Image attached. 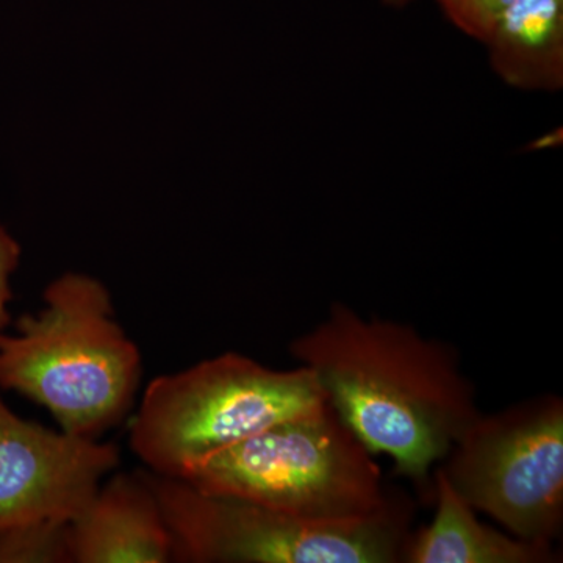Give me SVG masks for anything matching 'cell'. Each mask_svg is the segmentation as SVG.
<instances>
[{
  "mask_svg": "<svg viewBox=\"0 0 563 563\" xmlns=\"http://www.w3.org/2000/svg\"><path fill=\"white\" fill-rule=\"evenodd\" d=\"M20 257V244L14 242L13 236L0 225V332L9 328L11 322L9 306L13 299V292H11L10 279L11 274L18 268Z\"/></svg>",
  "mask_w": 563,
  "mask_h": 563,
  "instance_id": "13",
  "label": "cell"
},
{
  "mask_svg": "<svg viewBox=\"0 0 563 563\" xmlns=\"http://www.w3.org/2000/svg\"><path fill=\"white\" fill-rule=\"evenodd\" d=\"M493 70L510 87H563V0H515L484 41Z\"/></svg>",
  "mask_w": 563,
  "mask_h": 563,
  "instance_id": "10",
  "label": "cell"
},
{
  "mask_svg": "<svg viewBox=\"0 0 563 563\" xmlns=\"http://www.w3.org/2000/svg\"><path fill=\"white\" fill-rule=\"evenodd\" d=\"M515 0H437L459 31L484 43L493 24Z\"/></svg>",
  "mask_w": 563,
  "mask_h": 563,
  "instance_id": "12",
  "label": "cell"
},
{
  "mask_svg": "<svg viewBox=\"0 0 563 563\" xmlns=\"http://www.w3.org/2000/svg\"><path fill=\"white\" fill-rule=\"evenodd\" d=\"M435 515L410 533L402 563H555L553 544L528 542L477 520L476 510L433 470Z\"/></svg>",
  "mask_w": 563,
  "mask_h": 563,
  "instance_id": "9",
  "label": "cell"
},
{
  "mask_svg": "<svg viewBox=\"0 0 563 563\" xmlns=\"http://www.w3.org/2000/svg\"><path fill=\"white\" fill-rule=\"evenodd\" d=\"M143 473L172 536L173 561L399 563L412 533L413 503L401 493L379 512L320 521L207 495L179 477Z\"/></svg>",
  "mask_w": 563,
  "mask_h": 563,
  "instance_id": "4",
  "label": "cell"
},
{
  "mask_svg": "<svg viewBox=\"0 0 563 563\" xmlns=\"http://www.w3.org/2000/svg\"><path fill=\"white\" fill-rule=\"evenodd\" d=\"M383 2L384 5L391 7V9H404V7L409 5L415 0H383Z\"/></svg>",
  "mask_w": 563,
  "mask_h": 563,
  "instance_id": "15",
  "label": "cell"
},
{
  "mask_svg": "<svg viewBox=\"0 0 563 563\" xmlns=\"http://www.w3.org/2000/svg\"><path fill=\"white\" fill-rule=\"evenodd\" d=\"M179 479L207 495L320 521L379 512L395 495L329 402L207 455Z\"/></svg>",
  "mask_w": 563,
  "mask_h": 563,
  "instance_id": "3",
  "label": "cell"
},
{
  "mask_svg": "<svg viewBox=\"0 0 563 563\" xmlns=\"http://www.w3.org/2000/svg\"><path fill=\"white\" fill-rule=\"evenodd\" d=\"M563 141L562 128L553 129V131L543 133L542 136L532 141L526 150L528 151H543L551 150V147L561 146Z\"/></svg>",
  "mask_w": 563,
  "mask_h": 563,
  "instance_id": "14",
  "label": "cell"
},
{
  "mask_svg": "<svg viewBox=\"0 0 563 563\" xmlns=\"http://www.w3.org/2000/svg\"><path fill=\"white\" fill-rule=\"evenodd\" d=\"M69 559L77 563L173 561V540L143 472L118 474L69 521Z\"/></svg>",
  "mask_w": 563,
  "mask_h": 563,
  "instance_id": "8",
  "label": "cell"
},
{
  "mask_svg": "<svg viewBox=\"0 0 563 563\" xmlns=\"http://www.w3.org/2000/svg\"><path fill=\"white\" fill-rule=\"evenodd\" d=\"M46 307L0 333V388L49 410L63 432L91 437L125 417L141 376V355L114 321L109 292L66 274L44 292Z\"/></svg>",
  "mask_w": 563,
  "mask_h": 563,
  "instance_id": "2",
  "label": "cell"
},
{
  "mask_svg": "<svg viewBox=\"0 0 563 563\" xmlns=\"http://www.w3.org/2000/svg\"><path fill=\"white\" fill-rule=\"evenodd\" d=\"M325 399L376 457L432 501L433 468L481 412L453 346L402 322L366 320L343 302L290 344Z\"/></svg>",
  "mask_w": 563,
  "mask_h": 563,
  "instance_id": "1",
  "label": "cell"
},
{
  "mask_svg": "<svg viewBox=\"0 0 563 563\" xmlns=\"http://www.w3.org/2000/svg\"><path fill=\"white\" fill-rule=\"evenodd\" d=\"M328 402L307 366L277 372L228 352L152 380L131 446L152 473L181 477L207 455Z\"/></svg>",
  "mask_w": 563,
  "mask_h": 563,
  "instance_id": "5",
  "label": "cell"
},
{
  "mask_svg": "<svg viewBox=\"0 0 563 563\" xmlns=\"http://www.w3.org/2000/svg\"><path fill=\"white\" fill-rule=\"evenodd\" d=\"M118 465L114 444L24 420L0 396V532L35 521L69 523Z\"/></svg>",
  "mask_w": 563,
  "mask_h": 563,
  "instance_id": "7",
  "label": "cell"
},
{
  "mask_svg": "<svg viewBox=\"0 0 563 563\" xmlns=\"http://www.w3.org/2000/svg\"><path fill=\"white\" fill-rule=\"evenodd\" d=\"M437 468L476 512L528 542L563 526V401L540 395L476 418Z\"/></svg>",
  "mask_w": 563,
  "mask_h": 563,
  "instance_id": "6",
  "label": "cell"
},
{
  "mask_svg": "<svg viewBox=\"0 0 563 563\" xmlns=\"http://www.w3.org/2000/svg\"><path fill=\"white\" fill-rule=\"evenodd\" d=\"M69 523L35 521L0 532V563L70 562Z\"/></svg>",
  "mask_w": 563,
  "mask_h": 563,
  "instance_id": "11",
  "label": "cell"
}]
</instances>
